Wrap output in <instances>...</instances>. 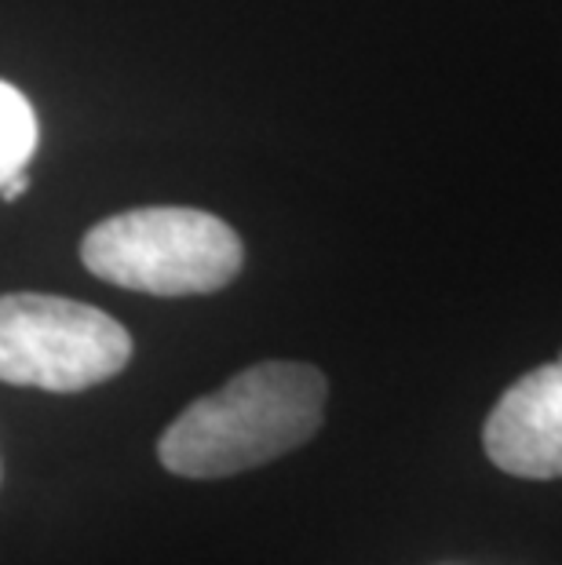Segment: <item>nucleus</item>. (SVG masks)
<instances>
[{"instance_id": "nucleus-2", "label": "nucleus", "mask_w": 562, "mask_h": 565, "mask_svg": "<svg viewBox=\"0 0 562 565\" xmlns=\"http://www.w3.org/2000/svg\"><path fill=\"white\" fill-rule=\"evenodd\" d=\"M95 278L150 296L220 292L242 274V237L220 215L179 204H153L110 215L81 242Z\"/></svg>"}, {"instance_id": "nucleus-3", "label": "nucleus", "mask_w": 562, "mask_h": 565, "mask_svg": "<svg viewBox=\"0 0 562 565\" xmlns=\"http://www.w3.org/2000/svg\"><path fill=\"white\" fill-rule=\"evenodd\" d=\"M131 358L125 324L88 303L41 292L0 296V380L74 394L114 380Z\"/></svg>"}, {"instance_id": "nucleus-1", "label": "nucleus", "mask_w": 562, "mask_h": 565, "mask_svg": "<svg viewBox=\"0 0 562 565\" xmlns=\"http://www.w3.org/2000/svg\"><path fill=\"white\" fill-rule=\"evenodd\" d=\"M329 383L315 365L259 362L176 416L158 441L165 471L231 478L300 449L326 419Z\"/></svg>"}, {"instance_id": "nucleus-4", "label": "nucleus", "mask_w": 562, "mask_h": 565, "mask_svg": "<svg viewBox=\"0 0 562 565\" xmlns=\"http://www.w3.org/2000/svg\"><path fill=\"white\" fill-rule=\"evenodd\" d=\"M486 456L505 475L562 478V354L500 394L483 427Z\"/></svg>"}, {"instance_id": "nucleus-5", "label": "nucleus", "mask_w": 562, "mask_h": 565, "mask_svg": "<svg viewBox=\"0 0 562 565\" xmlns=\"http://www.w3.org/2000/svg\"><path fill=\"white\" fill-rule=\"evenodd\" d=\"M38 150V117L26 95L0 81V186L19 175Z\"/></svg>"}]
</instances>
